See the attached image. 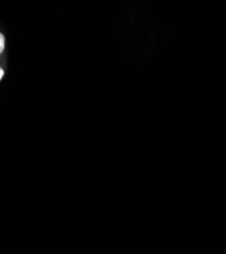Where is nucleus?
I'll return each mask as SVG.
<instances>
[{"instance_id": "obj_1", "label": "nucleus", "mask_w": 226, "mask_h": 254, "mask_svg": "<svg viewBox=\"0 0 226 254\" xmlns=\"http://www.w3.org/2000/svg\"><path fill=\"white\" fill-rule=\"evenodd\" d=\"M4 48H5V38L3 34L0 33V54L3 52Z\"/></svg>"}, {"instance_id": "obj_2", "label": "nucleus", "mask_w": 226, "mask_h": 254, "mask_svg": "<svg viewBox=\"0 0 226 254\" xmlns=\"http://www.w3.org/2000/svg\"><path fill=\"white\" fill-rule=\"evenodd\" d=\"M3 69L1 68V67H0V80H1V78H2V76H3Z\"/></svg>"}]
</instances>
